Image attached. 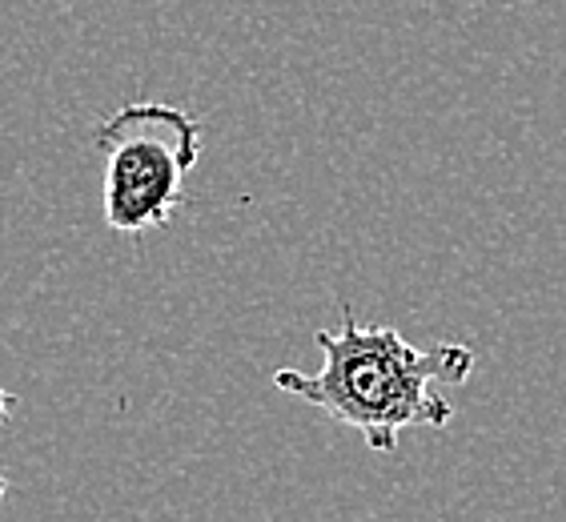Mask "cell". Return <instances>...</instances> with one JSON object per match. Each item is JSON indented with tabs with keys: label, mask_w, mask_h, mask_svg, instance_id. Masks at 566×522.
I'll return each instance as SVG.
<instances>
[{
	"label": "cell",
	"mask_w": 566,
	"mask_h": 522,
	"mask_svg": "<svg viewBox=\"0 0 566 522\" xmlns=\"http://www.w3.org/2000/svg\"><path fill=\"white\" fill-rule=\"evenodd\" d=\"M9 414H12V394L0 386V426H4V418H9ZM4 490H9V482L0 479V502H4Z\"/></svg>",
	"instance_id": "3"
},
{
	"label": "cell",
	"mask_w": 566,
	"mask_h": 522,
	"mask_svg": "<svg viewBox=\"0 0 566 522\" xmlns=\"http://www.w3.org/2000/svg\"><path fill=\"white\" fill-rule=\"evenodd\" d=\"M317 346L326 354L322 370H277L273 386L358 430L378 455H394L410 426L442 430L454 406L438 386H462L479 366L470 346L418 349L394 326H361L349 305H342L338 330H317Z\"/></svg>",
	"instance_id": "1"
},
{
	"label": "cell",
	"mask_w": 566,
	"mask_h": 522,
	"mask_svg": "<svg viewBox=\"0 0 566 522\" xmlns=\"http://www.w3.org/2000/svg\"><path fill=\"white\" fill-rule=\"evenodd\" d=\"M93 149L105 157V221L113 233L142 238L186 206V181L201 157V121L169 101H133L101 121Z\"/></svg>",
	"instance_id": "2"
}]
</instances>
